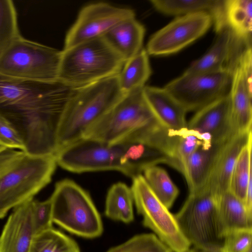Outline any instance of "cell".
<instances>
[{
  "label": "cell",
  "mask_w": 252,
  "mask_h": 252,
  "mask_svg": "<svg viewBox=\"0 0 252 252\" xmlns=\"http://www.w3.org/2000/svg\"><path fill=\"white\" fill-rule=\"evenodd\" d=\"M132 179L130 188L137 213L143 217V225L174 252H185L190 244L181 231L172 214L154 194L143 175Z\"/></svg>",
  "instance_id": "10"
},
{
  "label": "cell",
  "mask_w": 252,
  "mask_h": 252,
  "mask_svg": "<svg viewBox=\"0 0 252 252\" xmlns=\"http://www.w3.org/2000/svg\"><path fill=\"white\" fill-rule=\"evenodd\" d=\"M174 142L173 130L159 123L130 133L116 143L120 149V172L133 178L158 164L173 168Z\"/></svg>",
  "instance_id": "5"
},
{
  "label": "cell",
  "mask_w": 252,
  "mask_h": 252,
  "mask_svg": "<svg viewBox=\"0 0 252 252\" xmlns=\"http://www.w3.org/2000/svg\"><path fill=\"white\" fill-rule=\"evenodd\" d=\"M74 90L58 80L37 81L0 74V116L19 132L26 151L55 155L61 121Z\"/></svg>",
  "instance_id": "1"
},
{
  "label": "cell",
  "mask_w": 252,
  "mask_h": 252,
  "mask_svg": "<svg viewBox=\"0 0 252 252\" xmlns=\"http://www.w3.org/2000/svg\"><path fill=\"white\" fill-rule=\"evenodd\" d=\"M247 252H252V248H250V249L248 250V251Z\"/></svg>",
  "instance_id": "38"
},
{
  "label": "cell",
  "mask_w": 252,
  "mask_h": 252,
  "mask_svg": "<svg viewBox=\"0 0 252 252\" xmlns=\"http://www.w3.org/2000/svg\"><path fill=\"white\" fill-rule=\"evenodd\" d=\"M143 177L158 199L168 209L177 198L179 190L172 182L167 171L154 166L145 169Z\"/></svg>",
  "instance_id": "29"
},
{
  "label": "cell",
  "mask_w": 252,
  "mask_h": 252,
  "mask_svg": "<svg viewBox=\"0 0 252 252\" xmlns=\"http://www.w3.org/2000/svg\"><path fill=\"white\" fill-rule=\"evenodd\" d=\"M32 211L34 235L53 228L52 202L50 198L43 201L33 199Z\"/></svg>",
  "instance_id": "35"
},
{
  "label": "cell",
  "mask_w": 252,
  "mask_h": 252,
  "mask_svg": "<svg viewBox=\"0 0 252 252\" xmlns=\"http://www.w3.org/2000/svg\"><path fill=\"white\" fill-rule=\"evenodd\" d=\"M217 224L220 237L239 229H252V217L244 203L229 190L220 195L217 202Z\"/></svg>",
  "instance_id": "24"
},
{
  "label": "cell",
  "mask_w": 252,
  "mask_h": 252,
  "mask_svg": "<svg viewBox=\"0 0 252 252\" xmlns=\"http://www.w3.org/2000/svg\"><path fill=\"white\" fill-rule=\"evenodd\" d=\"M0 146L26 151L24 142L16 128L0 116Z\"/></svg>",
  "instance_id": "36"
},
{
  "label": "cell",
  "mask_w": 252,
  "mask_h": 252,
  "mask_svg": "<svg viewBox=\"0 0 252 252\" xmlns=\"http://www.w3.org/2000/svg\"><path fill=\"white\" fill-rule=\"evenodd\" d=\"M185 252H202L196 248H193L192 249L189 248L188 251H187Z\"/></svg>",
  "instance_id": "37"
},
{
  "label": "cell",
  "mask_w": 252,
  "mask_h": 252,
  "mask_svg": "<svg viewBox=\"0 0 252 252\" xmlns=\"http://www.w3.org/2000/svg\"><path fill=\"white\" fill-rule=\"evenodd\" d=\"M252 229L229 231L223 237L222 252H247L252 248Z\"/></svg>",
  "instance_id": "34"
},
{
  "label": "cell",
  "mask_w": 252,
  "mask_h": 252,
  "mask_svg": "<svg viewBox=\"0 0 252 252\" xmlns=\"http://www.w3.org/2000/svg\"><path fill=\"white\" fill-rule=\"evenodd\" d=\"M145 100L158 121L171 130L187 127V111L164 88L145 86Z\"/></svg>",
  "instance_id": "20"
},
{
  "label": "cell",
  "mask_w": 252,
  "mask_h": 252,
  "mask_svg": "<svg viewBox=\"0 0 252 252\" xmlns=\"http://www.w3.org/2000/svg\"><path fill=\"white\" fill-rule=\"evenodd\" d=\"M212 24L211 16L205 12L177 17L151 37L146 50L153 56L177 53L202 36Z\"/></svg>",
  "instance_id": "13"
},
{
  "label": "cell",
  "mask_w": 252,
  "mask_h": 252,
  "mask_svg": "<svg viewBox=\"0 0 252 252\" xmlns=\"http://www.w3.org/2000/svg\"><path fill=\"white\" fill-rule=\"evenodd\" d=\"M50 198L53 223L79 237L101 235L103 226L99 212L88 192L74 181L57 183Z\"/></svg>",
  "instance_id": "6"
},
{
  "label": "cell",
  "mask_w": 252,
  "mask_h": 252,
  "mask_svg": "<svg viewBox=\"0 0 252 252\" xmlns=\"http://www.w3.org/2000/svg\"><path fill=\"white\" fill-rule=\"evenodd\" d=\"M227 141L218 143L205 142L199 146L189 156L182 174L187 183L189 192L197 191L206 185L218 156Z\"/></svg>",
  "instance_id": "21"
},
{
  "label": "cell",
  "mask_w": 252,
  "mask_h": 252,
  "mask_svg": "<svg viewBox=\"0 0 252 252\" xmlns=\"http://www.w3.org/2000/svg\"><path fill=\"white\" fill-rule=\"evenodd\" d=\"M252 137L237 158L231 174L228 190L244 203L250 215H252Z\"/></svg>",
  "instance_id": "25"
},
{
  "label": "cell",
  "mask_w": 252,
  "mask_h": 252,
  "mask_svg": "<svg viewBox=\"0 0 252 252\" xmlns=\"http://www.w3.org/2000/svg\"><path fill=\"white\" fill-rule=\"evenodd\" d=\"M120 149L91 138L82 137L60 149L54 155L57 165L72 172L106 170L120 172Z\"/></svg>",
  "instance_id": "12"
},
{
  "label": "cell",
  "mask_w": 252,
  "mask_h": 252,
  "mask_svg": "<svg viewBox=\"0 0 252 252\" xmlns=\"http://www.w3.org/2000/svg\"><path fill=\"white\" fill-rule=\"evenodd\" d=\"M30 252H81L71 238L53 228L34 236Z\"/></svg>",
  "instance_id": "30"
},
{
  "label": "cell",
  "mask_w": 252,
  "mask_h": 252,
  "mask_svg": "<svg viewBox=\"0 0 252 252\" xmlns=\"http://www.w3.org/2000/svg\"><path fill=\"white\" fill-rule=\"evenodd\" d=\"M143 89L125 94L108 112L89 127L83 137L112 145L138 129L159 123L145 100Z\"/></svg>",
  "instance_id": "9"
},
{
  "label": "cell",
  "mask_w": 252,
  "mask_h": 252,
  "mask_svg": "<svg viewBox=\"0 0 252 252\" xmlns=\"http://www.w3.org/2000/svg\"><path fill=\"white\" fill-rule=\"evenodd\" d=\"M218 197L204 186L189 192L181 209L174 215L186 239L202 252H222L223 239L217 224Z\"/></svg>",
  "instance_id": "7"
},
{
  "label": "cell",
  "mask_w": 252,
  "mask_h": 252,
  "mask_svg": "<svg viewBox=\"0 0 252 252\" xmlns=\"http://www.w3.org/2000/svg\"><path fill=\"white\" fill-rule=\"evenodd\" d=\"M174 132L175 139L172 155L174 168L183 174L189 156L199 146L209 141H206L198 132L187 127Z\"/></svg>",
  "instance_id": "31"
},
{
  "label": "cell",
  "mask_w": 252,
  "mask_h": 252,
  "mask_svg": "<svg viewBox=\"0 0 252 252\" xmlns=\"http://www.w3.org/2000/svg\"><path fill=\"white\" fill-rule=\"evenodd\" d=\"M133 203L131 189L123 183L114 184L107 194L105 215L114 220L129 223L134 220Z\"/></svg>",
  "instance_id": "28"
},
{
  "label": "cell",
  "mask_w": 252,
  "mask_h": 252,
  "mask_svg": "<svg viewBox=\"0 0 252 252\" xmlns=\"http://www.w3.org/2000/svg\"><path fill=\"white\" fill-rule=\"evenodd\" d=\"M216 40L209 50L193 61L185 71L187 73H210L233 69L235 62L246 44L226 25L217 32Z\"/></svg>",
  "instance_id": "16"
},
{
  "label": "cell",
  "mask_w": 252,
  "mask_h": 252,
  "mask_svg": "<svg viewBox=\"0 0 252 252\" xmlns=\"http://www.w3.org/2000/svg\"><path fill=\"white\" fill-rule=\"evenodd\" d=\"M153 7L168 15L181 16L205 12L210 14L216 32L226 25L224 0H151Z\"/></svg>",
  "instance_id": "22"
},
{
  "label": "cell",
  "mask_w": 252,
  "mask_h": 252,
  "mask_svg": "<svg viewBox=\"0 0 252 252\" xmlns=\"http://www.w3.org/2000/svg\"><path fill=\"white\" fill-rule=\"evenodd\" d=\"M187 128L211 142H224L234 136L230 123L228 94L197 111L187 123Z\"/></svg>",
  "instance_id": "17"
},
{
  "label": "cell",
  "mask_w": 252,
  "mask_h": 252,
  "mask_svg": "<svg viewBox=\"0 0 252 252\" xmlns=\"http://www.w3.org/2000/svg\"><path fill=\"white\" fill-rule=\"evenodd\" d=\"M133 17H135V13L130 8L101 2L88 4L81 9L67 32L63 49L103 37L120 22Z\"/></svg>",
  "instance_id": "14"
},
{
  "label": "cell",
  "mask_w": 252,
  "mask_h": 252,
  "mask_svg": "<svg viewBox=\"0 0 252 252\" xmlns=\"http://www.w3.org/2000/svg\"><path fill=\"white\" fill-rule=\"evenodd\" d=\"M125 94L120 87L118 74L75 89L59 126L57 151L82 138L89 127L108 112Z\"/></svg>",
  "instance_id": "3"
},
{
  "label": "cell",
  "mask_w": 252,
  "mask_h": 252,
  "mask_svg": "<svg viewBox=\"0 0 252 252\" xmlns=\"http://www.w3.org/2000/svg\"><path fill=\"white\" fill-rule=\"evenodd\" d=\"M252 51L245 47L237 57L233 69L228 96L230 118L234 134L252 130Z\"/></svg>",
  "instance_id": "15"
},
{
  "label": "cell",
  "mask_w": 252,
  "mask_h": 252,
  "mask_svg": "<svg viewBox=\"0 0 252 252\" xmlns=\"http://www.w3.org/2000/svg\"><path fill=\"white\" fill-rule=\"evenodd\" d=\"M20 35L13 1L0 0V53Z\"/></svg>",
  "instance_id": "32"
},
{
  "label": "cell",
  "mask_w": 252,
  "mask_h": 252,
  "mask_svg": "<svg viewBox=\"0 0 252 252\" xmlns=\"http://www.w3.org/2000/svg\"><path fill=\"white\" fill-rule=\"evenodd\" d=\"M226 25L245 43L251 45L252 0H224Z\"/></svg>",
  "instance_id": "26"
},
{
  "label": "cell",
  "mask_w": 252,
  "mask_h": 252,
  "mask_svg": "<svg viewBox=\"0 0 252 252\" xmlns=\"http://www.w3.org/2000/svg\"><path fill=\"white\" fill-rule=\"evenodd\" d=\"M125 61L103 37L62 51L58 80L77 89L119 74Z\"/></svg>",
  "instance_id": "4"
},
{
  "label": "cell",
  "mask_w": 252,
  "mask_h": 252,
  "mask_svg": "<svg viewBox=\"0 0 252 252\" xmlns=\"http://www.w3.org/2000/svg\"><path fill=\"white\" fill-rule=\"evenodd\" d=\"M145 32L143 25L133 17L118 23L103 37L126 62L142 49Z\"/></svg>",
  "instance_id": "23"
},
{
  "label": "cell",
  "mask_w": 252,
  "mask_h": 252,
  "mask_svg": "<svg viewBox=\"0 0 252 252\" xmlns=\"http://www.w3.org/2000/svg\"><path fill=\"white\" fill-rule=\"evenodd\" d=\"M232 70L210 73H184L164 88L188 112L198 111L228 94Z\"/></svg>",
  "instance_id": "11"
},
{
  "label": "cell",
  "mask_w": 252,
  "mask_h": 252,
  "mask_svg": "<svg viewBox=\"0 0 252 252\" xmlns=\"http://www.w3.org/2000/svg\"><path fill=\"white\" fill-rule=\"evenodd\" d=\"M57 165L54 155L0 146V219L49 184Z\"/></svg>",
  "instance_id": "2"
},
{
  "label": "cell",
  "mask_w": 252,
  "mask_h": 252,
  "mask_svg": "<svg viewBox=\"0 0 252 252\" xmlns=\"http://www.w3.org/2000/svg\"><path fill=\"white\" fill-rule=\"evenodd\" d=\"M151 74L149 55L142 49L137 54L126 61L118 74L122 91L126 94L143 88Z\"/></svg>",
  "instance_id": "27"
},
{
  "label": "cell",
  "mask_w": 252,
  "mask_h": 252,
  "mask_svg": "<svg viewBox=\"0 0 252 252\" xmlns=\"http://www.w3.org/2000/svg\"><path fill=\"white\" fill-rule=\"evenodd\" d=\"M62 51L21 35L0 53V74L28 80L58 81Z\"/></svg>",
  "instance_id": "8"
},
{
  "label": "cell",
  "mask_w": 252,
  "mask_h": 252,
  "mask_svg": "<svg viewBox=\"0 0 252 252\" xmlns=\"http://www.w3.org/2000/svg\"><path fill=\"white\" fill-rule=\"evenodd\" d=\"M33 199L13 209L0 235V252H30L34 236Z\"/></svg>",
  "instance_id": "18"
},
{
  "label": "cell",
  "mask_w": 252,
  "mask_h": 252,
  "mask_svg": "<svg viewBox=\"0 0 252 252\" xmlns=\"http://www.w3.org/2000/svg\"><path fill=\"white\" fill-rule=\"evenodd\" d=\"M251 137L252 130L235 135L221 149L205 186L218 196L229 190L230 180L236 161Z\"/></svg>",
  "instance_id": "19"
},
{
  "label": "cell",
  "mask_w": 252,
  "mask_h": 252,
  "mask_svg": "<svg viewBox=\"0 0 252 252\" xmlns=\"http://www.w3.org/2000/svg\"><path fill=\"white\" fill-rule=\"evenodd\" d=\"M106 252H174L154 233L135 235Z\"/></svg>",
  "instance_id": "33"
}]
</instances>
